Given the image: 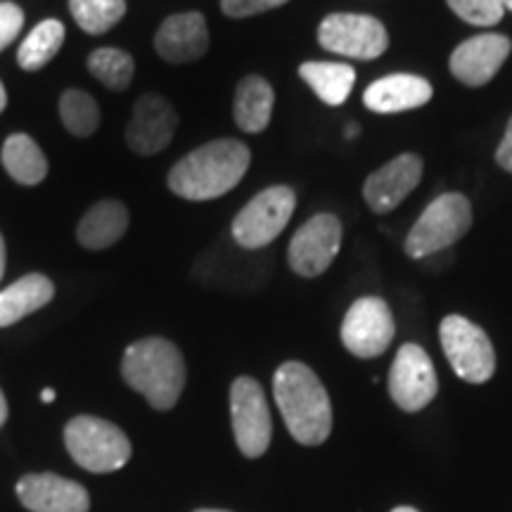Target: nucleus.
Returning a JSON list of instances; mask_svg holds the SVG:
<instances>
[{
    "label": "nucleus",
    "instance_id": "nucleus-1",
    "mask_svg": "<svg viewBox=\"0 0 512 512\" xmlns=\"http://www.w3.org/2000/svg\"><path fill=\"white\" fill-rule=\"evenodd\" d=\"M252 155L235 138L211 140L188 157L178 159L169 171V188L190 202H207L226 195L245 178Z\"/></svg>",
    "mask_w": 512,
    "mask_h": 512
},
{
    "label": "nucleus",
    "instance_id": "nucleus-2",
    "mask_svg": "<svg viewBox=\"0 0 512 512\" xmlns=\"http://www.w3.org/2000/svg\"><path fill=\"white\" fill-rule=\"evenodd\" d=\"M273 396L287 430L299 444L320 446L332 432V406L323 382L309 366L287 361L275 370Z\"/></svg>",
    "mask_w": 512,
    "mask_h": 512
},
{
    "label": "nucleus",
    "instance_id": "nucleus-3",
    "mask_svg": "<svg viewBox=\"0 0 512 512\" xmlns=\"http://www.w3.org/2000/svg\"><path fill=\"white\" fill-rule=\"evenodd\" d=\"M124 382L157 411H171L185 387V361L174 342L147 337L131 344L121 361Z\"/></svg>",
    "mask_w": 512,
    "mask_h": 512
},
{
    "label": "nucleus",
    "instance_id": "nucleus-4",
    "mask_svg": "<svg viewBox=\"0 0 512 512\" xmlns=\"http://www.w3.org/2000/svg\"><path fill=\"white\" fill-rule=\"evenodd\" d=\"M64 444L69 456L83 470L105 475V472L121 470L131 460V441L112 422L95 418V415H79L64 427Z\"/></svg>",
    "mask_w": 512,
    "mask_h": 512
},
{
    "label": "nucleus",
    "instance_id": "nucleus-5",
    "mask_svg": "<svg viewBox=\"0 0 512 512\" xmlns=\"http://www.w3.org/2000/svg\"><path fill=\"white\" fill-rule=\"evenodd\" d=\"M472 226L470 200L460 192H446L422 211L406 238V254L411 259H425L446 247L456 245Z\"/></svg>",
    "mask_w": 512,
    "mask_h": 512
},
{
    "label": "nucleus",
    "instance_id": "nucleus-6",
    "mask_svg": "<svg viewBox=\"0 0 512 512\" xmlns=\"http://www.w3.org/2000/svg\"><path fill=\"white\" fill-rule=\"evenodd\" d=\"M441 347L460 380L484 384L494 377V344L479 325L463 316H446L441 320Z\"/></svg>",
    "mask_w": 512,
    "mask_h": 512
},
{
    "label": "nucleus",
    "instance_id": "nucleus-7",
    "mask_svg": "<svg viewBox=\"0 0 512 512\" xmlns=\"http://www.w3.org/2000/svg\"><path fill=\"white\" fill-rule=\"evenodd\" d=\"M297 195L287 185H273L252 197V202L235 216L233 238L245 249H261L278 238L290 223Z\"/></svg>",
    "mask_w": 512,
    "mask_h": 512
},
{
    "label": "nucleus",
    "instance_id": "nucleus-8",
    "mask_svg": "<svg viewBox=\"0 0 512 512\" xmlns=\"http://www.w3.org/2000/svg\"><path fill=\"white\" fill-rule=\"evenodd\" d=\"M230 418L242 456H264L271 444L273 422L264 389L252 377H238L230 387Z\"/></svg>",
    "mask_w": 512,
    "mask_h": 512
},
{
    "label": "nucleus",
    "instance_id": "nucleus-9",
    "mask_svg": "<svg viewBox=\"0 0 512 512\" xmlns=\"http://www.w3.org/2000/svg\"><path fill=\"white\" fill-rule=\"evenodd\" d=\"M318 43L335 55L354 57V60H375L387 50L389 36L380 19L335 12L320 22Z\"/></svg>",
    "mask_w": 512,
    "mask_h": 512
},
{
    "label": "nucleus",
    "instance_id": "nucleus-10",
    "mask_svg": "<svg viewBox=\"0 0 512 512\" xmlns=\"http://www.w3.org/2000/svg\"><path fill=\"white\" fill-rule=\"evenodd\" d=\"M339 247H342V223L335 214H316L294 233L287 249V261L302 278H316L337 259Z\"/></svg>",
    "mask_w": 512,
    "mask_h": 512
},
{
    "label": "nucleus",
    "instance_id": "nucleus-11",
    "mask_svg": "<svg viewBox=\"0 0 512 512\" xmlns=\"http://www.w3.org/2000/svg\"><path fill=\"white\" fill-rule=\"evenodd\" d=\"M439 380L432 358L418 344H403L389 370V394L406 413H418L437 396Z\"/></svg>",
    "mask_w": 512,
    "mask_h": 512
},
{
    "label": "nucleus",
    "instance_id": "nucleus-12",
    "mask_svg": "<svg viewBox=\"0 0 512 512\" xmlns=\"http://www.w3.org/2000/svg\"><path fill=\"white\" fill-rule=\"evenodd\" d=\"M396 332L394 316L380 297H361L342 323V344L358 358L382 356Z\"/></svg>",
    "mask_w": 512,
    "mask_h": 512
},
{
    "label": "nucleus",
    "instance_id": "nucleus-13",
    "mask_svg": "<svg viewBox=\"0 0 512 512\" xmlns=\"http://www.w3.org/2000/svg\"><path fill=\"white\" fill-rule=\"evenodd\" d=\"M178 117L171 102L157 93H147L133 107V117L126 126V143L138 155L150 157L171 143Z\"/></svg>",
    "mask_w": 512,
    "mask_h": 512
},
{
    "label": "nucleus",
    "instance_id": "nucleus-14",
    "mask_svg": "<svg viewBox=\"0 0 512 512\" xmlns=\"http://www.w3.org/2000/svg\"><path fill=\"white\" fill-rule=\"evenodd\" d=\"M510 50L512 43L508 36L482 34L470 38L453 50L451 74L470 88L486 86L503 67V62L508 60Z\"/></svg>",
    "mask_w": 512,
    "mask_h": 512
},
{
    "label": "nucleus",
    "instance_id": "nucleus-15",
    "mask_svg": "<svg viewBox=\"0 0 512 512\" xmlns=\"http://www.w3.org/2000/svg\"><path fill=\"white\" fill-rule=\"evenodd\" d=\"M420 178L422 159L413 152H406L368 176L363 185V197L375 214H389L418 188Z\"/></svg>",
    "mask_w": 512,
    "mask_h": 512
},
{
    "label": "nucleus",
    "instance_id": "nucleus-16",
    "mask_svg": "<svg viewBox=\"0 0 512 512\" xmlns=\"http://www.w3.org/2000/svg\"><path fill=\"white\" fill-rule=\"evenodd\" d=\"M17 498L29 512H88L91 508V498L81 484L50 472L19 479Z\"/></svg>",
    "mask_w": 512,
    "mask_h": 512
},
{
    "label": "nucleus",
    "instance_id": "nucleus-17",
    "mask_svg": "<svg viewBox=\"0 0 512 512\" xmlns=\"http://www.w3.org/2000/svg\"><path fill=\"white\" fill-rule=\"evenodd\" d=\"M155 50L171 64L200 60L209 50L207 19L200 12H178L166 17L155 34Z\"/></svg>",
    "mask_w": 512,
    "mask_h": 512
},
{
    "label": "nucleus",
    "instance_id": "nucleus-18",
    "mask_svg": "<svg viewBox=\"0 0 512 512\" xmlns=\"http://www.w3.org/2000/svg\"><path fill=\"white\" fill-rule=\"evenodd\" d=\"M432 100V83L415 74H389L373 81L363 93L370 112L396 114L427 105Z\"/></svg>",
    "mask_w": 512,
    "mask_h": 512
},
{
    "label": "nucleus",
    "instance_id": "nucleus-19",
    "mask_svg": "<svg viewBox=\"0 0 512 512\" xmlns=\"http://www.w3.org/2000/svg\"><path fill=\"white\" fill-rule=\"evenodd\" d=\"M55 285L48 275L43 273H29L19 278L17 283L5 287L0 292V328L15 325L17 320L27 318L43 306L53 302Z\"/></svg>",
    "mask_w": 512,
    "mask_h": 512
},
{
    "label": "nucleus",
    "instance_id": "nucleus-20",
    "mask_svg": "<svg viewBox=\"0 0 512 512\" xmlns=\"http://www.w3.org/2000/svg\"><path fill=\"white\" fill-rule=\"evenodd\" d=\"M128 209L119 200H102L83 214L76 238L86 249H107L124 238Z\"/></svg>",
    "mask_w": 512,
    "mask_h": 512
},
{
    "label": "nucleus",
    "instance_id": "nucleus-21",
    "mask_svg": "<svg viewBox=\"0 0 512 512\" xmlns=\"http://www.w3.org/2000/svg\"><path fill=\"white\" fill-rule=\"evenodd\" d=\"M273 88L261 76H245L235 91V124L245 133H261L271 124L273 114Z\"/></svg>",
    "mask_w": 512,
    "mask_h": 512
},
{
    "label": "nucleus",
    "instance_id": "nucleus-22",
    "mask_svg": "<svg viewBox=\"0 0 512 512\" xmlns=\"http://www.w3.org/2000/svg\"><path fill=\"white\" fill-rule=\"evenodd\" d=\"M299 76L330 107L347 102L356 83V69L342 62H304L299 67Z\"/></svg>",
    "mask_w": 512,
    "mask_h": 512
},
{
    "label": "nucleus",
    "instance_id": "nucleus-23",
    "mask_svg": "<svg viewBox=\"0 0 512 512\" xmlns=\"http://www.w3.org/2000/svg\"><path fill=\"white\" fill-rule=\"evenodd\" d=\"M0 157H3L5 171L22 185H38L48 176V159L27 133H15L5 140Z\"/></svg>",
    "mask_w": 512,
    "mask_h": 512
},
{
    "label": "nucleus",
    "instance_id": "nucleus-24",
    "mask_svg": "<svg viewBox=\"0 0 512 512\" xmlns=\"http://www.w3.org/2000/svg\"><path fill=\"white\" fill-rule=\"evenodd\" d=\"M64 43V24L60 19H43L29 31L17 50V64L24 72H38L60 53Z\"/></svg>",
    "mask_w": 512,
    "mask_h": 512
},
{
    "label": "nucleus",
    "instance_id": "nucleus-25",
    "mask_svg": "<svg viewBox=\"0 0 512 512\" xmlns=\"http://www.w3.org/2000/svg\"><path fill=\"white\" fill-rule=\"evenodd\" d=\"M60 119L72 136L88 138L100 126V107L93 95L81 88H69L60 98Z\"/></svg>",
    "mask_w": 512,
    "mask_h": 512
},
{
    "label": "nucleus",
    "instance_id": "nucleus-26",
    "mask_svg": "<svg viewBox=\"0 0 512 512\" xmlns=\"http://www.w3.org/2000/svg\"><path fill=\"white\" fill-rule=\"evenodd\" d=\"M69 12L81 31L100 36L124 19L126 0H69Z\"/></svg>",
    "mask_w": 512,
    "mask_h": 512
},
{
    "label": "nucleus",
    "instance_id": "nucleus-27",
    "mask_svg": "<svg viewBox=\"0 0 512 512\" xmlns=\"http://www.w3.org/2000/svg\"><path fill=\"white\" fill-rule=\"evenodd\" d=\"M88 72L112 91H126L136 74V62L121 48H98L88 57Z\"/></svg>",
    "mask_w": 512,
    "mask_h": 512
},
{
    "label": "nucleus",
    "instance_id": "nucleus-28",
    "mask_svg": "<svg viewBox=\"0 0 512 512\" xmlns=\"http://www.w3.org/2000/svg\"><path fill=\"white\" fill-rule=\"evenodd\" d=\"M446 3L460 19L475 27H494L505 12L501 0H446Z\"/></svg>",
    "mask_w": 512,
    "mask_h": 512
},
{
    "label": "nucleus",
    "instance_id": "nucleus-29",
    "mask_svg": "<svg viewBox=\"0 0 512 512\" xmlns=\"http://www.w3.org/2000/svg\"><path fill=\"white\" fill-rule=\"evenodd\" d=\"M22 27H24L22 8L15 3H10V0H3V3H0V53L15 41Z\"/></svg>",
    "mask_w": 512,
    "mask_h": 512
},
{
    "label": "nucleus",
    "instance_id": "nucleus-30",
    "mask_svg": "<svg viewBox=\"0 0 512 512\" xmlns=\"http://www.w3.org/2000/svg\"><path fill=\"white\" fill-rule=\"evenodd\" d=\"M285 3L287 0H221V10L233 19H245L261 15V12H268L273 8H280V5Z\"/></svg>",
    "mask_w": 512,
    "mask_h": 512
},
{
    "label": "nucleus",
    "instance_id": "nucleus-31",
    "mask_svg": "<svg viewBox=\"0 0 512 512\" xmlns=\"http://www.w3.org/2000/svg\"><path fill=\"white\" fill-rule=\"evenodd\" d=\"M496 162L501 164V169L512 174V119L508 121V128H505V136L496 150Z\"/></svg>",
    "mask_w": 512,
    "mask_h": 512
},
{
    "label": "nucleus",
    "instance_id": "nucleus-32",
    "mask_svg": "<svg viewBox=\"0 0 512 512\" xmlns=\"http://www.w3.org/2000/svg\"><path fill=\"white\" fill-rule=\"evenodd\" d=\"M5 420H8V401H5L3 392H0V427L5 425Z\"/></svg>",
    "mask_w": 512,
    "mask_h": 512
},
{
    "label": "nucleus",
    "instance_id": "nucleus-33",
    "mask_svg": "<svg viewBox=\"0 0 512 512\" xmlns=\"http://www.w3.org/2000/svg\"><path fill=\"white\" fill-rule=\"evenodd\" d=\"M57 399V394H55V389H43V392H41V401L43 403H53Z\"/></svg>",
    "mask_w": 512,
    "mask_h": 512
},
{
    "label": "nucleus",
    "instance_id": "nucleus-34",
    "mask_svg": "<svg viewBox=\"0 0 512 512\" xmlns=\"http://www.w3.org/2000/svg\"><path fill=\"white\" fill-rule=\"evenodd\" d=\"M5 273V240L3 235H0V278H3Z\"/></svg>",
    "mask_w": 512,
    "mask_h": 512
},
{
    "label": "nucleus",
    "instance_id": "nucleus-35",
    "mask_svg": "<svg viewBox=\"0 0 512 512\" xmlns=\"http://www.w3.org/2000/svg\"><path fill=\"white\" fill-rule=\"evenodd\" d=\"M5 107H8V93H5L3 81H0V114H3Z\"/></svg>",
    "mask_w": 512,
    "mask_h": 512
},
{
    "label": "nucleus",
    "instance_id": "nucleus-36",
    "mask_svg": "<svg viewBox=\"0 0 512 512\" xmlns=\"http://www.w3.org/2000/svg\"><path fill=\"white\" fill-rule=\"evenodd\" d=\"M358 133V128H356V124H349V128H347V138H354Z\"/></svg>",
    "mask_w": 512,
    "mask_h": 512
},
{
    "label": "nucleus",
    "instance_id": "nucleus-37",
    "mask_svg": "<svg viewBox=\"0 0 512 512\" xmlns=\"http://www.w3.org/2000/svg\"><path fill=\"white\" fill-rule=\"evenodd\" d=\"M392 512H418L415 508H408V505H401V508H394Z\"/></svg>",
    "mask_w": 512,
    "mask_h": 512
},
{
    "label": "nucleus",
    "instance_id": "nucleus-38",
    "mask_svg": "<svg viewBox=\"0 0 512 512\" xmlns=\"http://www.w3.org/2000/svg\"><path fill=\"white\" fill-rule=\"evenodd\" d=\"M503 10H512V0H501Z\"/></svg>",
    "mask_w": 512,
    "mask_h": 512
},
{
    "label": "nucleus",
    "instance_id": "nucleus-39",
    "mask_svg": "<svg viewBox=\"0 0 512 512\" xmlns=\"http://www.w3.org/2000/svg\"><path fill=\"white\" fill-rule=\"evenodd\" d=\"M197 512H228V510H197Z\"/></svg>",
    "mask_w": 512,
    "mask_h": 512
}]
</instances>
